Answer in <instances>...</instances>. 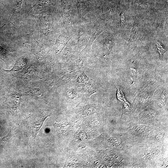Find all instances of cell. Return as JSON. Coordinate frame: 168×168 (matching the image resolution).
Returning <instances> with one entry per match:
<instances>
[{"mask_svg": "<svg viewBox=\"0 0 168 168\" xmlns=\"http://www.w3.org/2000/svg\"><path fill=\"white\" fill-rule=\"evenodd\" d=\"M50 116L48 110H40L26 118L22 121V127L34 145L40 129L45 119Z\"/></svg>", "mask_w": 168, "mask_h": 168, "instance_id": "6da1fadb", "label": "cell"}, {"mask_svg": "<svg viewBox=\"0 0 168 168\" xmlns=\"http://www.w3.org/2000/svg\"><path fill=\"white\" fill-rule=\"evenodd\" d=\"M22 96L20 92H14L7 95L5 98V104L6 108L16 116H17Z\"/></svg>", "mask_w": 168, "mask_h": 168, "instance_id": "7a4b0ae2", "label": "cell"}, {"mask_svg": "<svg viewBox=\"0 0 168 168\" xmlns=\"http://www.w3.org/2000/svg\"><path fill=\"white\" fill-rule=\"evenodd\" d=\"M38 75L39 71L36 67L33 66H29L21 76V81L23 83L26 84L30 81L36 79Z\"/></svg>", "mask_w": 168, "mask_h": 168, "instance_id": "3957f363", "label": "cell"}, {"mask_svg": "<svg viewBox=\"0 0 168 168\" xmlns=\"http://www.w3.org/2000/svg\"><path fill=\"white\" fill-rule=\"evenodd\" d=\"M20 92L22 96H26L36 99L42 98V90L36 86L26 87Z\"/></svg>", "mask_w": 168, "mask_h": 168, "instance_id": "277c9868", "label": "cell"}, {"mask_svg": "<svg viewBox=\"0 0 168 168\" xmlns=\"http://www.w3.org/2000/svg\"><path fill=\"white\" fill-rule=\"evenodd\" d=\"M82 86L81 91L87 97H89L92 94L97 91L96 82L91 79L89 80Z\"/></svg>", "mask_w": 168, "mask_h": 168, "instance_id": "5b68a950", "label": "cell"}, {"mask_svg": "<svg viewBox=\"0 0 168 168\" xmlns=\"http://www.w3.org/2000/svg\"><path fill=\"white\" fill-rule=\"evenodd\" d=\"M23 0H15L13 7V13L10 18L11 21H16L20 17V10Z\"/></svg>", "mask_w": 168, "mask_h": 168, "instance_id": "8992f818", "label": "cell"}, {"mask_svg": "<svg viewBox=\"0 0 168 168\" xmlns=\"http://www.w3.org/2000/svg\"><path fill=\"white\" fill-rule=\"evenodd\" d=\"M6 23L0 29H1L5 25ZM9 52L6 48L0 46V59L6 63L8 60Z\"/></svg>", "mask_w": 168, "mask_h": 168, "instance_id": "52a82bcc", "label": "cell"}, {"mask_svg": "<svg viewBox=\"0 0 168 168\" xmlns=\"http://www.w3.org/2000/svg\"><path fill=\"white\" fill-rule=\"evenodd\" d=\"M90 78H88L85 74L84 72L78 74L76 77V83L79 86H82Z\"/></svg>", "mask_w": 168, "mask_h": 168, "instance_id": "ba28073f", "label": "cell"}, {"mask_svg": "<svg viewBox=\"0 0 168 168\" xmlns=\"http://www.w3.org/2000/svg\"><path fill=\"white\" fill-rule=\"evenodd\" d=\"M138 26L137 20L135 21L134 26L133 27L132 30L130 35V37L129 41L131 42L132 41L135 39V35L138 30Z\"/></svg>", "mask_w": 168, "mask_h": 168, "instance_id": "9c48e42d", "label": "cell"}, {"mask_svg": "<svg viewBox=\"0 0 168 168\" xmlns=\"http://www.w3.org/2000/svg\"><path fill=\"white\" fill-rule=\"evenodd\" d=\"M156 44L157 50L160 53L161 58L162 59L163 54L166 51V50L161 45V43L159 41H156Z\"/></svg>", "mask_w": 168, "mask_h": 168, "instance_id": "30bf717a", "label": "cell"}, {"mask_svg": "<svg viewBox=\"0 0 168 168\" xmlns=\"http://www.w3.org/2000/svg\"><path fill=\"white\" fill-rule=\"evenodd\" d=\"M121 18L122 23L123 24H124L125 22V20L124 14V12H122L121 13Z\"/></svg>", "mask_w": 168, "mask_h": 168, "instance_id": "8fae6325", "label": "cell"}, {"mask_svg": "<svg viewBox=\"0 0 168 168\" xmlns=\"http://www.w3.org/2000/svg\"><path fill=\"white\" fill-rule=\"evenodd\" d=\"M2 87V82L0 81V92Z\"/></svg>", "mask_w": 168, "mask_h": 168, "instance_id": "7c38bea8", "label": "cell"}]
</instances>
